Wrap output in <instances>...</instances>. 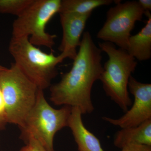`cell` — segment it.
I'll return each instance as SVG.
<instances>
[{"mask_svg":"<svg viewBox=\"0 0 151 151\" xmlns=\"http://www.w3.org/2000/svg\"><path fill=\"white\" fill-rule=\"evenodd\" d=\"M128 88L134 97L129 110L119 119L103 117L104 121L121 129L137 127L151 119V84L138 81L131 76Z\"/></svg>","mask_w":151,"mask_h":151,"instance_id":"obj_8","label":"cell"},{"mask_svg":"<svg viewBox=\"0 0 151 151\" xmlns=\"http://www.w3.org/2000/svg\"><path fill=\"white\" fill-rule=\"evenodd\" d=\"M71 107L63 106L54 109L47 103L43 90L39 89L34 106L20 128L21 138L35 139L48 151H54L53 140L55 134L68 127Z\"/></svg>","mask_w":151,"mask_h":151,"instance_id":"obj_5","label":"cell"},{"mask_svg":"<svg viewBox=\"0 0 151 151\" xmlns=\"http://www.w3.org/2000/svg\"><path fill=\"white\" fill-rule=\"evenodd\" d=\"M139 5L145 12H150L151 10V0H139L137 1Z\"/></svg>","mask_w":151,"mask_h":151,"instance_id":"obj_18","label":"cell"},{"mask_svg":"<svg viewBox=\"0 0 151 151\" xmlns=\"http://www.w3.org/2000/svg\"><path fill=\"white\" fill-rule=\"evenodd\" d=\"M99 47L108 57L99 80L106 95L126 113L132 104L128 91V84L132 73L136 70L137 62L127 50L117 48L111 42H100Z\"/></svg>","mask_w":151,"mask_h":151,"instance_id":"obj_2","label":"cell"},{"mask_svg":"<svg viewBox=\"0 0 151 151\" xmlns=\"http://www.w3.org/2000/svg\"><path fill=\"white\" fill-rule=\"evenodd\" d=\"M145 14L148 18L145 25L137 34L130 36L127 50L131 56L141 61L151 57V15L149 12Z\"/></svg>","mask_w":151,"mask_h":151,"instance_id":"obj_12","label":"cell"},{"mask_svg":"<svg viewBox=\"0 0 151 151\" xmlns=\"http://www.w3.org/2000/svg\"><path fill=\"white\" fill-rule=\"evenodd\" d=\"M114 1L116 5L107 12L106 21L97 33V38L127 50L131 32L136 22L142 20L145 12L137 1Z\"/></svg>","mask_w":151,"mask_h":151,"instance_id":"obj_7","label":"cell"},{"mask_svg":"<svg viewBox=\"0 0 151 151\" xmlns=\"http://www.w3.org/2000/svg\"><path fill=\"white\" fill-rule=\"evenodd\" d=\"M0 89L8 123L21 128L35 104L38 88L12 63L10 68L0 72Z\"/></svg>","mask_w":151,"mask_h":151,"instance_id":"obj_4","label":"cell"},{"mask_svg":"<svg viewBox=\"0 0 151 151\" xmlns=\"http://www.w3.org/2000/svg\"><path fill=\"white\" fill-rule=\"evenodd\" d=\"M6 68L4 67V66H2L1 65H0V72L2 71V70H5Z\"/></svg>","mask_w":151,"mask_h":151,"instance_id":"obj_20","label":"cell"},{"mask_svg":"<svg viewBox=\"0 0 151 151\" xmlns=\"http://www.w3.org/2000/svg\"><path fill=\"white\" fill-rule=\"evenodd\" d=\"M7 123L4 102L1 91L0 89V129H4Z\"/></svg>","mask_w":151,"mask_h":151,"instance_id":"obj_15","label":"cell"},{"mask_svg":"<svg viewBox=\"0 0 151 151\" xmlns=\"http://www.w3.org/2000/svg\"><path fill=\"white\" fill-rule=\"evenodd\" d=\"M91 14H59L63 37L58 50L61 52L59 55L63 60L69 58L73 60L76 57V48L81 44L80 39Z\"/></svg>","mask_w":151,"mask_h":151,"instance_id":"obj_9","label":"cell"},{"mask_svg":"<svg viewBox=\"0 0 151 151\" xmlns=\"http://www.w3.org/2000/svg\"><path fill=\"white\" fill-rule=\"evenodd\" d=\"M32 1L33 0H0V13L18 17Z\"/></svg>","mask_w":151,"mask_h":151,"instance_id":"obj_14","label":"cell"},{"mask_svg":"<svg viewBox=\"0 0 151 151\" xmlns=\"http://www.w3.org/2000/svg\"><path fill=\"white\" fill-rule=\"evenodd\" d=\"M19 151H31V150H30L29 148V147L27 145L25 146V147H23Z\"/></svg>","mask_w":151,"mask_h":151,"instance_id":"obj_19","label":"cell"},{"mask_svg":"<svg viewBox=\"0 0 151 151\" xmlns=\"http://www.w3.org/2000/svg\"><path fill=\"white\" fill-rule=\"evenodd\" d=\"M114 145L121 149L130 145L151 146V119L137 127L122 128L116 133Z\"/></svg>","mask_w":151,"mask_h":151,"instance_id":"obj_11","label":"cell"},{"mask_svg":"<svg viewBox=\"0 0 151 151\" xmlns=\"http://www.w3.org/2000/svg\"><path fill=\"white\" fill-rule=\"evenodd\" d=\"M79 47L70 70L50 86V100L55 105L77 107L82 114H89L94 110L92 86L103 70L102 51L87 31L83 33Z\"/></svg>","mask_w":151,"mask_h":151,"instance_id":"obj_1","label":"cell"},{"mask_svg":"<svg viewBox=\"0 0 151 151\" xmlns=\"http://www.w3.org/2000/svg\"><path fill=\"white\" fill-rule=\"evenodd\" d=\"M31 151H48L39 142L32 137L28 138L25 140Z\"/></svg>","mask_w":151,"mask_h":151,"instance_id":"obj_16","label":"cell"},{"mask_svg":"<svg viewBox=\"0 0 151 151\" xmlns=\"http://www.w3.org/2000/svg\"><path fill=\"white\" fill-rule=\"evenodd\" d=\"M82 113L77 107H71L68 122L78 151H105L102 148L100 141L84 126L82 120Z\"/></svg>","mask_w":151,"mask_h":151,"instance_id":"obj_10","label":"cell"},{"mask_svg":"<svg viewBox=\"0 0 151 151\" xmlns=\"http://www.w3.org/2000/svg\"><path fill=\"white\" fill-rule=\"evenodd\" d=\"M121 151H151V146L130 145L124 147Z\"/></svg>","mask_w":151,"mask_h":151,"instance_id":"obj_17","label":"cell"},{"mask_svg":"<svg viewBox=\"0 0 151 151\" xmlns=\"http://www.w3.org/2000/svg\"><path fill=\"white\" fill-rule=\"evenodd\" d=\"M9 50L17 67L42 90L50 86L52 80L58 74L57 65L63 60L52 52L48 54L42 51L27 37H12Z\"/></svg>","mask_w":151,"mask_h":151,"instance_id":"obj_3","label":"cell"},{"mask_svg":"<svg viewBox=\"0 0 151 151\" xmlns=\"http://www.w3.org/2000/svg\"><path fill=\"white\" fill-rule=\"evenodd\" d=\"M61 0H33L12 26V37H29L35 46L46 47L52 50L56 35L47 32V24L59 13Z\"/></svg>","mask_w":151,"mask_h":151,"instance_id":"obj_6","label":"cell"},{"mask_svg":"<svg viewBox=\"0 0 151 151\" xmlns=\"http://www.w3.org/2000/svg\"><path fill=\"white\" fill-rule=\"evenodd\" d=\"M113 0H61L59 13L84 15L92 13L98 7L108 6Z\"/></svg>","mask_w":151,"mask_h":151,"instance_id":"obj_13","label":"cell"}]
</instances>
